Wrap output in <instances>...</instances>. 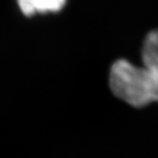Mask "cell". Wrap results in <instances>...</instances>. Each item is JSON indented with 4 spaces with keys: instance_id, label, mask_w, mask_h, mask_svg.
Masks as SVG:
<instances>
[{
    "instance_id": "obj_1",
    "label": "cell",
    "mask_w": 158,
    "mask_h": 158,
    "mask_svg": "<svg viewBox=\"0 0 158 158\" xmlns=\"http://www.w3.org/2000/svg\"><path fill=\"white\" fill-rule=\"evenodd\" d=\"M109 82L112 92L130 106L142 108L158 101L157 80L144 67H137L125 59L112 65Z\"/></svg>"
},
{
    "instance_id": "obj_2",
    "label": "cell",
    "mask_w": 158,
    "mask_h": 158,
    "mask_svg": "<svg viewBox=\"0 0 158 158\" xmlns=\"http://www.w3.org/2000/svg\"><path fill=\"white\" fill-rule=\"evenodd\" d=\"M143 67L158 81V30L149 32L142 47Z\"/></svg>"
},
{
    "instance_id": "obj_3",
    "label": "cell",
    "mask_w": 158,
    "mask_h": 158,
    "mask_svg": "<svg viewBox=\"0 0 158 158\" xmlns=\"http://www.w3.org/2000/svg\"><path fill=\"white\" fill-rule=\"evenodd\" d=\"M66 0H18L21 12L27 17L35 13L56 12L64 7Z\"/></svg>"
}]
</instances>
